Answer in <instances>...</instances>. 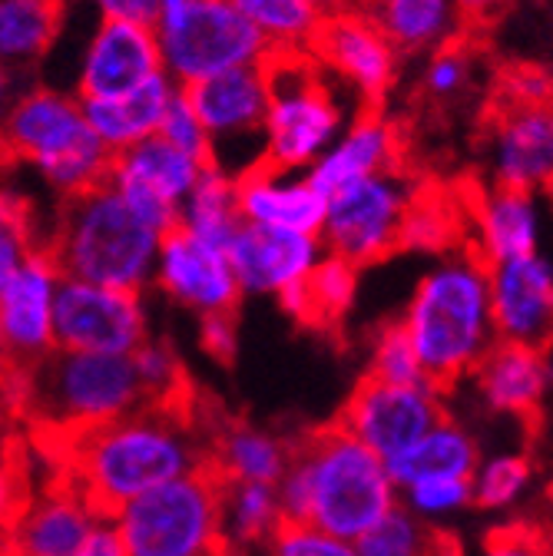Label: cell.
Here are the masks:
<instances>
[{
  "instance_id": "cell-1",
  "label": "cell",
  "mask_w": 553,
  "mask_h": 556,
  "mask_svg": "<svg viewBox=\"0 0 553 556\" xmlns=\"http://www.w3.org/2000/svg\"><path fill=\"white\" fill-rule=\"evenodd\" d=\"M24 438L43 473L97 523L123 517L140 494L189 473L199 460L189 428L150 404L87 425L27 428Z\"/></svg>"
},
{
  "instance_id": "cell-2",
  "label": "cell",
  "mask_w": 553,
  "mask_h": 556,
  "mask_svg": "<svg viewBox=\"0 0 553 556\" xmlns=\"http://www.w3.org/2000/svg\"><path fill=\"white\" fill-rule=\"evenodd\" d=\"M279 504L286 520L355 543L398 507V486L385 457L331 421L289 441Z\"/></svg>"
},
{
  "instance_id": "cell-3",
  "label": "cell",
  "mask_w": 553,
  "mask_h": 556,
  "mask_svg": "<svg viewBox=\"0 0 553 556\" xmlns=\"http://www.w3.org/2000/svg\"><path fill=\"white\" fill-rule=\"evenodd\" d=\"M398 321L435 388L448 391L467 381L477 362L498 344L488 262L477 252L444 255L422 275Z\"/></svg>"
},
{
  "instance_id": "cell-4",
  "label": "cell",
  "mask_w": 553,
  "mask_h": 556,
  "mask_svg": "<svg viewBox=\"0 0 553 556\" xmlns=\"http://www.w3.org/2000/svg\"><path fill=\"white\" fill-rule=\"evenodd\" d=\"M163 236L133 213L116 186L100 182L63 199L47 252L63 278L143 292L156 271Z\"/></svg>"
},
{
  "instance_id": "cell-5",
  "label": "cell",
  "mask_w": 553,
  "mask_h": 556,
  "mask_svg": "<svg viewBox=\"0 0 553 556\" xmlns=\"http://www.w3.org/2000/svg\"><path fill=\"white\" fill-rule=\"evenodd\" d=\"M147 401V388L129 355L50 348L17 368L14 414L21 431L66 428L116 417Z\"/></svg>"
},
{
  "instance_id": "cell-6",
  "label": "cell",
  "mask_w": 553,
  "mask_h": 556,
  "mask_svg": "<svg viewBox=\"0 0 553 556\" xmlns=\"http://www.w3.org/2000/svg\"><path fill=\"white\" fill-rule=\"evenodd\" d=\"M0 156L34 166L63 199L110 176V153L93 136L84 103L53 87L21 90L0 119Z\"/></svg>"
},
{
  "instance_id": "cell-7",
  "label": "cell",
  "mask_w": 553,
  "mask_h": 556,
  "mask_svg": "<svg viewBox=\"0 0 553 556\" xmlns=\"http://www.w3.org/2000/svg\"><path fill=\"white\" fill-rule=\"evenodd\" d=\"M232 477L213 464L196 460L186 477L140 494L120 523L129 556H236L226 533V491Z\"/></svg>"
},
{
  "instance_id": "cell-8",
  "label": "cell",
  "mask_w": 553,
  "mask_h": 556,
  "mask_svg": "<svg viewBox=\"0 0 553 556\" xmlns=\"http://www.w3.org/2000/svg\"><path fill=\"white\" fill-rule=\"evenodd\" d=\"M268 113L262 163L305 173L349 126L344 93L309 53H272L265 63Z\"/></svg>"
},
{
  "instance_id": "cell-9",
  "label": "cell",
  "mask_w": 553,
  "mask_h": 556,
  "mask_svg": "<svg viewBox=\"0 0 553 556\" xmlns=\"http://www.w3.org/2000/svg\"><path fill=\"white\" fill-rule=\"evenodd\" d=\"M156 40L166 77L189 90L216 74L268 63L272 50L229 0H192L156 21Z\"/></svg>"
},
{
  "instance_id": "cell-10",
  "label": "cell",
  "mask_w": 553,
  "mask_h": 556,
  "mask_svg": "<svg viewBox=\"0 0 553 556\" xmlns=\"http://www.w3.org/2000/svg\"><path fill=\"white\" fill-rule=\"evenodd\" d=\"M414 192L418 189L398 169H391L328 195L325 223L318 232L325 255L344 258L355 268L394 255L401 249Z\"/></svg>"
},
{
  "instance_id": "cell-11",
  "label": "cell",
  "mask_w": 553,
  "mask_h": 556,
  "mask_svg": "<svg viewBox=\"0 0 553 556\" xmlns=\"http://www.w3.org/2000/svg\"><path fill=\"white\" fill-rule=\"evenodd\" d=\"M213 143V166L229 176H242L262 163L265 153V113L268 77L262 66H239L216 74L186 90Z\"/></svg>"
},
{
  "instance_id": "cell-12",
  "label": "cell",
  "mask_w": 553,
  "mask_h": 556,
  "mask_svg": "<svg viewBox=\"0 0 553 556\" xmlns=\"http://www.w3.org/2000/svg\"><path fill=\"white\" fill-rule=\"evenodd\" d=\"M444 414V391L431 381L388 384L365 375L355 384L352 397L344 401L338 425L378 457L394 460L414 441H422Z\"/></svg>"
},
{
  "instance_id": "cell-13",
  "label": "cell",
  "mask_w": 553,
  "mask_h": 556,
  "mask_svg": "<svg viewBox=\"0 0 553 556\" xmlns=\"http://www.w3.org/2000/svg\"><path fill=\"white\" fill-rule=\"evenodd\" d=\"M147 344L140 292L63 278L53 295V348L129 355Z\"/></svg>"
},
{
  "instance_id": "cell-14",
  "label": "cell",
  "mask_w": 553,
  "mask_h": 556,
  "mask_svg": "<svg viewBox=\"0 0 553 556\" xmlns=\"http://www.w3.org/2000/svg\"><path fill=\"white\" fill-rule=\"evenodd\" d=\"M210 166L213 163L176 150L163 136H150L110 160L106 182L120 189V195L147 226L166 236L179 226V205Z\"/></svg>"
},
{
  "instance_id": "cell-15",
  "label": "cell",
  "mask_w": 553,
  "mask_h": 556,
  "mask_svg": "<svg viewBox=\"0 0 553 556\" xmlns=\"http://www.w3.org/2000/svg\"><path fill=\"white\" fill-rule=\"evenodd\" d=\"M309 56L362 106H378L398 80V50L365 11L328 14Z\"/></svg>"
},
{
  "instance_id": "cell-16",
  "label": "cell",
  "mask_w": 553,
  "mask_h": 556,
  "mask_svg": "<svg viewBox=\"0 0 553 556\" xmlns=\"http://www.w3.org/2000/svg\"><path fill=\"white\" fill-rule=\"evenodd\" d=\"M163 74V56L156 27L100 21L77 60V97L80 100H110L143 87Z\"/></svg>"
},
{
  "instance_id": "cell-17",
  "label": "cell",
  "mask_w": 553,
  "mask_h": 556,
  "mask_svg": "<svg viewBox=\"0 0 553 556\" xmlns=\"http://www.w3.org/2000/svg\"><path fill=\"white\" fill-rule=\"evenodd\" d=\"M153 278L173 302L189 305L199 315H239L242 289L229 255L196 239L183 226L163 236Z\"/></svg>"
},
{
  "instance_id": "cell-18",
  "label": "cell",
  "mask_w": 553,
  "mask_h": 556,
  "mask_svg": "<svg viewBox=\"0 0 553 556\" xmlns=\"http://www.w3.org/2000/svg\"><path fill=\"white\" fill-rule=\"evenodd\" d=\"M498 341L546 352L553 344V265L533 252L488 265Z\"/></svg>"
},
{
  "instance_id": "cell-19",
  "label": "cell",
  "mask_w": 553,
  "mask_h": 556,
  "mask_svg": "<svg viewBox=\"0 0 553 556\" xmlns=\"http://www.w3.org/2000/svg\"><path fill=\"white\" fill-rule=\"evenodd\" d=\"M226 255L242 292H272L282 299L312 275L325 249L318 236L242 223Z\"/></svg>"
},
{
  "instance_id": "cell-20",
  "label": "cell",
  "mask_w": 553,
  "mask_h": 556,
  "mask_svg": "<svg viewBox=\"0 0 553 556\" xmlns=\"http://www.w3.org/2000/svg\"><path fill=\"white\" fill-rule=\"evenodd\" d=\"M488 166L494 186L520 192H553V103L511 106L504 103L491 126Z\"/></svg>"
},
{
  "instance_id": "cell-21",
  "label": "cell",
  "mask_w": 553,
  "mask_h": 556,
  "mask_svg": "<svg viewBox=\"0 0 553 556\" xmlns=\"http://www.w3.org/2000/svg\"><path fill=\"white\" fill-rule=\"evenodd\" d=\"M63 275L47 245L0 286V334L21 365L53 348V295Z\"/></svg>"
},
{
  "instance_id": "cell-22",
  "label": "cell",
  "mask_w": 553,
  "mask_h": 556,
  "mask_svg": "<svg viewBox=\"0 0 553 556\" xmlns=\"http://www.w3.org/2000/svg\"><path fill=\"white\" fill-rule=\"evenodd\" d=\"M236 199H239L242 223L302 232V236L322 232L325 208H328V199L312 186L309 173L275 169L265 163L236 176Z\"/></svg>"
},
{
  "instance_id": "cell-23",
  "label": "cell",
  "mask_w": 553,
  "mask_h": 556,
  "mask_svg": "<svg viewBox=\"0 0 553 556\" xmlns=\"http://www.w3.org/2000/svg\"><path fill=\"white\" fill-rule=\"evenodd\" d=\"M401 163V136L391 119L375 110H365L349 119L335 143L305 169L312 186L328 199L362 179L398 169Z\"/></svg>"
},
{
  "instance_id": "cell-24",
  "label": "cell",
  "mask_w": 553,
  "mask_h": 556,
  "mask_svg": "<svg viewBox=\"0 0 553 556\" xmlns=\"http://www.w3.org/2000/svg\"><path fill=\"white\" fill-rule=\"evenodd\" d=\"M467 381L474 384L483 410L527 421V417L540 410L546 388H550L546 352H537V348H527V344L498 341L491 352L477 362Z\"/></svg>"
},
{
  "instance_id": "cell-25",
  "label": "cell",
  "mask_w": 553,
  "mask_h": 556,
  "mask_svg": "<svg viewBox=\"0 0 553 556\" xmlns=\"http://www.w3.org/2000/svg\"><path fill=\"white\" fill-rule=\"evenodd\" d=\"M474 219V249L483 262H507L540 252L543 236V213H540V195L491 186L474 199L470 208Z\"/></svg>"
},
{
  "instance_id": "cell-26",
  "label": "cell",
  "mask_w": 553,
  "mask_h": 556,
  "mask_svg": "<svg viewBox=\"0 0 553 556\" xmlns=\"http://www.w3.org/2000/svg\"><path fill=\"white\" fill-rule=\"evenodd\" d=\"M179 93V87L163 74H156L153 80H147L143 87H136L123 97H110V100H80L87 123L93 129V136L106 147L110 156L143 143V139L160 132V123L173 103V97Z\"/></svg>"
},
{
  "instance_id": "cell-27",
  "label": "cell",
  "mask_w": 553,
  "mask_h": 556,
  "mask_svg": "<svg viewBox=\"0 0 553 556\" xmlns=\"http://www.w3.org/2000/svg\"><path fill=\"white\" fill-rule=\"evenodd\" d=\"M368 21L388 37L398 53H438L464 34L457 0H368Z\"/></svg>"
},
{
  "instance_id": "cell-28",
  "label": "cell",
  "mask_w": 553,
  "mask_h": 556,
  "mask_svg": "<svg viewBox=\"0 0 553 556\" xmlns=\"http://www.w3.org/2000/svg\"><path fill=\"white\" fill-rule=\"evenodd\" d=\"M93 527L97 520L84 510V504L43 473L40 494L17 530L14 549L17 556H74Z\"/></svg>"
},
{
  "instance_id": "cell-29",
  "label": "cell",
  "mask_w": 553,
  "mask_h": 556,
  "mask_svg": "<svg viewBox=\"0 0 553 556\" xmlns=\"http://www.w3.org/2000/svg\"><path fill=\"white\" fill-rule=\"evenodd\" d=\"M66 0H0V66L11 74L40 63L60 40Z\"/></svg>"
},
{
  "instance_id": "cell-30",
  "label": "cell",
  "mask_w": 553,
  "mask_h": 556,
  "mask_svg": "<svg viewBox=\"0 0 553 556\" xmlns=\"http://www.w3.org/2000/svg\"><path fill=\"white\" fill-rule=\"evenodd\" d=\"M355 292L359 268L344 258L325 255L299 289L282 295V305L299 325H309L322 334H335L355 302Z\"/></svg>"
},
{
  "instance_id": "cell-31",
  "label": "cell",
  "mask_w": 553,
  "mask_h": 556,
  "mask_svg": "<svg viewBox=\"0 0 553 556\" xmlns=\"http://www.w3.org/2000/svg\"><path fill=\"white\" fill-rule=\"evenodd\" d=\"M480 457L483 454H480L477 438L461 421L444 414L422 441H414L404 454L388 460V470H391L394 486H401L407 480H418V477H431V473L470 477Z\"/></svg>"
},
{
  "instance_id": "cell-32",
  "label": "cell",
  "mask_w": 553,
  "mask_h": 556,
  "mask_svg": "<svg viewBox=\"0 0 553 556\" xmlns=\"http://www.w3.org/2000/svg\"><path fill=\"white\" fill-rule=\"evenodd\" d=\"M179 226L192 232L196 239L210 242L219 252H229L236 232L242 229L239 199H236V176L223 173L219 166H210L186 202L179 205Z\"/></svg>"
},
{
  "instance_id": "cell-33",
  "label": "cell",
  "mask_w": 553,
  "mask_h": 556,
  "mask_svg": "<svg viewBox=\"0 0 553 556\" xmlns=\"http://www.w3.org/2000/svg\"><path fill=\"white\" fill-rule=\"evenodd\" d=\"M272 53H309L325 14L312 0H229Z\"/></svg>"
},
{
  "instance_id": "cell-34",
  "label": "cell",
  "mask_w": 553,
  "mask_h": 556,
  "mask_svg": "<svg viewBox=\"0 0 553 556\" xmlns=\"http://www.w3.org/2000/svg\"><path fill=\"white\" fill-rule=\"evenodd\" d=\"M352 546L359 556H457V546L448 533L411 517L404 507L385 514Z\"/></svg>"
},
{
  "instance_id": "cell-35",
  "label": "cell",
  "mask_w": 553,
  "mask_h": 556,
  "mask_svg": "<svg viewBox=\"0 0 553 556\" xmlns=\"http://www.w3.org/2000/svg\"><path fill=\"white\" fill-rule=\"evenodd\" d=\"M279 523H282L279 486L232 480V486L226 491V533H229L236 553L242 546L265 543Z\"/></svg>"
},
{
  "instance_id": "cell-36",
  "label": "cell",
  "mask_w": 553,
  "mask_h": 556,
  "mask_svg": "<svg viewBox=\"0 0 553 556\" xmlns=\"http://www.w3.org/2000/svg\"><path fill=\"white\" fill-rule=\"evenodd\" d=\"M530 483H533V467L524 454L501 451L491 457H480L474 473H470L474 507L491 510V514L511 510L524 501Z\"/></svg>"
},
{
  "instance_id": "cell-37",
  "label": "cell",
  "mask_w": 553,
  "mask_h": 556,
  "mask_svg": "<svg viewBox=\"0 0 553 556\" xmlns=\"http://www.w3.org/2000/svg\"><path fill=\"white\" fill-rule=\"evenodd\" d=\"M398 507H404L411 517H418L431 527L464 514L474 507V486L470 477L454 473H431L398 486Z\"/></svg>"
},
{
  "instance_id": "cell-38",
  "label": "cell",
  "mask_w": 553,
  "mask_h": 556,
  "mask_svg": "<svg viewBox=\"0 0 553 556\" xmlns=\"http://www.w3.org/2000/svg\"><path fill=\"white\" fill-rule=\"evenodd\" d=\"M457 242V226H454V208L448 195H435L418 189L411 202V213L404 223L401 249L414 252H448Z\"/></svg>"
},
{
  "instance_id": "cell-39",
  "label": "cell",
  "mask_w": 553,
  "mask_h": 556,
  "mask_svg": "<svg viewBox=\"0 0 553 556\" xmlns=\"http://www.w3.org/2000/svg\"><path fill=\"white\" fill-rule=\"evenodd\" d=\"M368 378L388 381V384H425V368L422 358L414 352V344L401 321H388L378 328L372 341V362H368Z\"/></svg>"
},
{
  "instance_id": "cell-40",
  "label": "cell",
  "mask_w": 553,
  "mask_h": 556,
  "mask_svg": "<svg viewBox=\"0 0 553 556\" xmlns=\"http://www.w3.org/2000/svg\"><path fill=\"white\" fill-rule=\"evenodd\" d=\"M47 242L37 239L34 232V216L24 199L0 192V286L24 268Z\"/></svg>"
},
{
  "instance_id": "cell-41",
  "label": "cell",
  "mask_w": 553,
  "mask_h": 556,
  "mask_svg": "<svg viewBox=\"0 0 553 556\" xmlns=\"http://www.w3.org/2000/svg\"><path fill=\"white\" fill-rule=\"evenodd\" d=\"M265 546H268V556H359L349 540L328 536L315 527H305L286 517L272 530Z\"/></svg>"
},
{
  "instance_id": "cell-42",
  "label": "cell",
  "mask_w": 553,
  "mask_h": 556,
  "mask_svg": "<svg viewBox=\"0 0 553 556\" xmlns=\"http://www.w3.org/2000/svg\"><path fill=\"white\" fill-rule=\"evenodd\" d=\"M156 136H163L166 143H173L176 150H183V153H189V156H199V160H205V163H213L210 132H205V126H202L196 106H192L189 97H186V90H179V93L173 97V103H169V110H166V116H163Z\"/></svg>"
},
{
  "instance_id": "cell-43",
  "label": "cell",
  "mask_w": 553,
  "mask_h": 556,
  "mask_svg": "<svg viewBox=\"0 0 553 556\" xmlns=\"http://www.w3.org/2000/svg\"><path fill=\"white\" fill-rule=\"evenodd\" d=\"M422 84H425V93L431 100H454L470 84V60H467V53L457 43L431 53L428 63H425Z\"/></svg>"
},
{
  "instance_id": "cell-44",
  "label": "cell",
  "mask_w": 553,
  "mask_h": 556,
  "mask_svg": "<svg viewBox=\"0 0 553 556\" xmlns=\"http://www.w3.org/2000/svg\"><path fill=\"white\" fill-rule=\"evenodd\" d=\"M504 103L511 106H550L553 103V74L537 63H520L504 74Z\"/></svg>"
},
{
  "instance_id": "cell-45",
  "label": "cell",
  "mask_w": 553,
  "mask_h": 556,
  "mask_svg": "<svg viewBox=\"0 0 553 556\" xmlns=\"http://www.w3.org/2000/svg\"><path fill=\"white\" fill-rule=\"evenodd\" d=\"M483 556H553V543L537 527L507 523L483 540Z\"/></svg>"
},
{
  "instance_id": "cell-46",
  "label": "cell",
  "mask_w": 553,
  "mask_h": 556,
  "mask_svg": "<svg viewBox=\"0 0 553 556\" xmlns=\"http://www.w3.org/2000/svg\"><path fill=\"white\" fill-rule=\"evenodd\" d=\"M199 341L205 348V355H213L219 365L236 362V315H202L199 321Z\"/></svg>"
},
{
  "instance_id": "cell-47",
  "label": "cell",
  "mask_w": 553,
  "mask_h": 556,
  "mask_svg": "<svg viewBox=\"0 0 553 556\" xmlns=\"http://www.w3.org/2000/svg\"><path fill=\"white\" fill-rule=\"evenodd\" d=\"M100 21H126V24H147L156 27L160 21V0H90Z\"/></svg>"
},
{
  "instance_id": "cell-48",
  "label": "cell",
  "mask_w": 553,
  "mask_h": 556,
  "mask_svg": "<svg viewBox=\"0 0 553 556\" xmlns=\"http://www.w3.org/2000/svg\"><path fill=\"white\" fill-rule=\"evenodd\" d=\"M74 556H129L126 546H123V536L116 527L110 523H97L93 533L84 540V546L74 553Z\"/></svg>"
},
{
  "instance_id": "cell-49",
  "label": "cell",
  "mask_w": 553,
  "mask_h": 556,
  "mask_svg": "<svg viewBox=\"0 0 553 556\" xmlns=\"http://www.w3.org/2000/svg\"><path fill=\"white\" fill-rule=\"evenodd\" d=\"M464 21H494L501 17L514 0H457Z\"/></svg>"
},
{
  "instance_id": "cell-50",
  "label": "cell",
  "mask_w": 553,
  "mask_h": 556,
  "mask_svg": "<svg viewBox=\"0 0 553 556\" xmlns=\"http://www.w3.org/2000/svg\"><path fill=\"white\" fill-rule=\"evenodd\" d=\"M312 4L328 17V14H349V11H365L368 0H312Z\"/></svg>"
},
{
  "instance_id": "cell-51",
  "label": "cell",
  "mask_w": 553,
  "mask_h": 556,
  "mask_svg": "<svg viewBox=\"0 0 553 556\" xmlns=\"http://www.w3.org/2000/svg\"><path fill=\"white\" fill-rule=\"evenodd\" d=\"M14 97H17V87H14V74H11L8 66H0V119H4V113L11 110Z\"/></svg>"
},
{
  "instance_id": "cell-52",
  "label": "cell",
  "mask_w": 553,
  "mask_h": 556,
  "mask_svg": "<svg viewBox=\"0 0 553 556\" xmlns=\"http://www.w3.org/2000/svg\"><path fill=\"white\" fill-rule=\"evenodd\" d=\"M186 4H192V0H160V17L176 14V11H183Z\"/></svg>"
},
{
  "instance_id": "cell-53",
  "label": "cell",
  "mask_w": 553,
  "mask_h": 556,
  "mask_svg": "<svg viewBox=\"0 0 553 556\" xmlns=\"http://www.w3.org/2000/svg\"><path fill=\"white\" fill-rule=\"evenodd\" d=\"M546 371H550V384H553V355H546Z\"/></svg>"
},
{
  "instance_id": "cell-54",
  "label": "cell",
  "mask_w": 553,
  "mask_h": 556,
  "mask_svg": "<svg viewBox=\"0 0 553 556\" xmlns=\"http://www.w3.org/2000/svg\"><path fill=\"white\" fill-rule=\"evenodd\" d=\"M546 4H550V17H553V0H546Z\"/></svg>"
}]
</instances>
